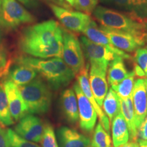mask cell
Returning <instances> with one entry per match:
<instances>
[{"label": "cell", "instance_id": "cell-16", "mask_svg": "<svg viewBox=\"0 0 147 147\" xmlns=\"http://www.w3.org/2000/svg\"><path fill=\"white\" fill-rule=\"evenodd\" d=\"M106 72L100 67L91 65L89 71V82L93 96L102 108L103 102L108 91Z\"/></svg>", "mask_w": 147, "mask_h": 147}, {"label": "cell", "instance_id": "cell-11", "mask_svg": "<svg viewBox=\"0 0 147 147\" xmlns=\"http://www.w3.org/2000/svg\"><path fill=\"white\" fill-rule=\"evenodd\" d=\"M100 28L106 35L112 45L123 51L134 52L144 45V41L128 33L116 30L103 25H101Z\"/></svg>", "mask_w": 147, "mask_h": 147}, {"label": "cell", "instance_id": "cell-19", "mask_svg": "<svg viewBox=\"0 0 147 147\" xmlns=\"http://www.w3.org/2000/svg\"><path fill=\"white\" fill-rule=\"evenodd\" d=\"M61 106L66 120L70 123H76L79 120L78 100L72 89H66L61 95Z\"/></svg>", "mask_w": 147, "mask_h": 147}, {"label": "cell", "instance_id": "cell-5", "mask_svg": "<svg viewBox=\"0 0 147 147\" xmlns=\"http://www.w3.org/2000/svg\"><path fill=\"white\" fill-rule=\"evenodd\" d=\"M36 21L16 0H2L0 7V27L3 29H14L24 24L32 23Z\"/></svg>", "mask_w": 147, "mask_h": 147}, {"label": "cell", "instance_id": "cell-20", "mask_svg": "<svg viewBox=\"0 0 147 147\" xmlns=\"http://www.w3.org/2000/svg\"><path fill=\"white\" fill-rule=\"evenodd\" d=\"M38 76V72L29 66L16 63L10 67L8 79L18 86H23L32 82Z\"/></svg>", "mask_w": 147, "mask_h": 147}, {"label": "cell", "instance_id": "cell-40", "mask_svg": "<svg viewBox=\"0 0 147 147\" xmlns=\"http://www.w3.org/2000/svg\"><path fill=\"white\" fill-rule=\"evenodd\" d=\"M144 84H145V89H146V95H147V78H144Z\"/></svg>", "mask_w": 147, "mask_h": 147}, {"label": "cell", "instance_id": "cell-4", "mask_svg": "<svg viewBox=\"0 0 147 147\" xmlns=\"http://www.w3.org/2000/svg\"><path fill=\"white\" fill-rule=\"evenodd\" d=\"M18 87L26 105L27 114L42 115L49 112L52 103V93L42 78L36 77L29 83Z\"/></svg>", "mask_w": 147, "mask_h": 147}, {"label": "cell", "instance_id": "cell-26", "mask_svg": "<svg viewBox=\"0 0 147 147\" xmlns=\"http://www.w3.org/2000/svg\"><path fill=\"white\" fill-rule=\"evenodd\" d=\"M0 124L3 126H9L14 124V119L10 114L3 82L0 83Z\"/></svg>", "mask_w": 147, "mask_h": 147}, {"label": "cell", "instance_id": "cell-44", "mask_svg": "<svg viewBox=\"0 0 147 147\" xmlns=\"http://www.w3.org/2000/svg\"><path fill=\"white\" fill-rule=\"evenodd\" d=\"M146 49H147V47H146Z\"/></svg>", "mask_w": 147, "mask_h": 147}, {"label": "cell", "instance_id": "cell-7", "mask_svg": "<svg viewBox=\"0 0 147 147\" xmlns=\"http://www.w3.org/2000/svg\"><path fill=\"white\" fill-rule=\"evenodd\" d=\"M84 57L92 65H95L107 71L108 66L113 61L120 57L104 46L97 45L86 36L80 38Z\"/></svg>", "mask_w": 147, "mask_h": 147}, {"label": "cell", "instance_id": "cell-33", "mask_svg": "<svg viewBox=\"0 0 147 147\" xmlns=\"http://www.w3.org/2000/svg\"><path fill=\"white\" fill-rule=\"evenodd\" d=\"M134 61L142 68L147 78V49L139 48L135 51Z\"/></svg>", "mask_w": 147, "mask_h": 147}, {"label": "cell", "instance_id": "cell-15", "mask_svg": "<svg viewBox=\"0 0 147 147\" xmlns=\"http://www.w3.org/2000/svg\"><path fill=\"white\" fill-rule=\"evenodd\" d=\"M132 102L136 116L137 128L147 116V95L144 78H138L135 81L131 93Z\"/></svg>", "mask_w": 147, "mask_h": 147}, {"label": "cell", "instance_id": "cell-25", "mask_svg": "<svg viewBox=\"0 0 147 147\" xmlns=\"http://www.w3.org/2000/svg\"><path fill=\"white\" fill-rule=\"evenodd\" d=\"M135 73L130 71L122 81L111 85V89L115 91L121 99H126L131 96L132 91L135 84Z\"/></svg>", "mask_w": 147, "mask_h": 147}, {"label": "cell", "instance_id": "cell-41", "mask_svg": "<svg viewBox=\"0 0 147 147\" xmlns=\"http://www.w3.org/2000/svg\"><path fill=\"white\" fill-rule=\"evenodd\" d=\"M1 38H2V32H1V28H0V43H1Z\"/></svg>", "mask_w": 147, "mask_h": 147}, {"label": "cell", "instance_id": "cell-24", "mask_svg": "<svg viewBox=\"0 0 147 147\" xmlns=\"http://www.w3.org/2000/svg\"><path fill=\"white\" fill-rule=\"evenodd\" d=\"M102 106L104 113L109 119L110 122H112L116 116L121 113L120 97L112 89L108 91L103 102Z\"/></svg>", "mask_w": 147, "mask_h": 147}, {"label": "cell", "instance_id": "cell-9", "mask_svg": "<svg viewBox=\"0 0 147 147\" xmlns=\"http://www.w3.org/2000/svg\"><path fill=\"white\" fill-rule=\"evenodd\" d=\"M73 89L78 100L79 125L84 131L91 133L96 125L97 114L77 82L74 84Z\"/></svg>", "mask_w": 147, "mask_h": 147}, {"label": "cell", "instance_id": "cell-8", "mask_svg": "<svg viewBox=\"0 0 147 147\" xmlns=\"http://www.w3.org/2000/svg\"><path fill=\"white\" fill-rule=\"evenodd\" d=\"M49 5L60 23L69 31L82 33L91 21L90 16L83 12L71 10L53 3H49Z\"/></svg>", "mask_w": 147, "mask_h": 147}, {"label": "cell", "instance_id": "cell-23", "mask_svg": "<svg viewBox=\"0 0 147 147\" xmlns=\"http://www.w3.org/2000/svg\"><path fill=\"white\" fill-rule=\"evenodd\" d=\"M123 59L121 57H117L108 66L107 80L110 86L122 81L129 73L126 68Z\"/></svg>", "mask_w": 147, "mask_h": 147}, {"label": "cell", "instance_id": "cell-12", "mask_svg": "<svg viewBox=\"0 0 147 147\" xmlns=\"http://www.w3.org/2000/svg\"><path fill=\"white\" fill-rule=\"evenodd\" d=\"M3 84L11 115L14 121H18L27 115L25 103L16 84L8 78L3 82Z\"/></svg>", "mask_w": 147, "mask_h": 147}, {"label": "cell", "instance_id": "cell-30", "mask_svg": "<svg viewBox=\"0 0 147 147\" xmlns=\"http://www.w3.org/2000/svg\"><path fill=\"white\" fill-rule=\"evenodd\" d=\"M98 1L99 0H74L71 6L90 16L97 8Z\"/></svg>", "mask_w": 147, "mask_h": 147}, {"label": "cell", "instance_id": "cell-42", "mask_svg": "<svg viewBox=\"0 0 147 147\" xmlns=\"http://www.w3.org/2000/svg\"><path fill=\"white\" fill-rule=\"evenodd\" d=\"M1 1H2V0H0V7H1Z\"/></svg>", "mask_w": 147, "mask_h": 147}, {"label": "cell", "instance_id": "cell-32", "mask_svg": "<svg viewBox=\"0 0 147 147\" xmlns=\"http://www.w3.org/2000/svg\"><path fill=\"white\" fill-rule=\"evenodd\" d=\"M11 59L3 45H0V78L5 76L10 69Z\"/></svg>", "mask_w": 147, "mask_h": 147}, {"label": "cell", "instance_id": "cell-2", "mask_svg": "<svg viewBox=\"0 0 147 147\" xmlns=\"http://www.w3.org/2000/svg\"><path fill=\"white\" fill-rule=\"evenodd\" d=\"M15 61L16 63L23 64L34 69L45 79L49 87L55 91L69 85L76 75L60 57L42 59L21 56Z\"/></svg>", "mask_w": 147, "mask_h": 147}, {"label": "cell", "instance_id": "cell-13", "mask_svg": "<svg viewBox=\"0 0 147 147\" xmlns=\"http://www.w3.org/2000/svg\"><path fill=\"white\" fill-rule=\"evenodd\" d=\"M89 64H87L77 74V80H78L77 82L78 83L84 95L87 97L88 100H89V102L93 105V108H95L97 116L99 117V120H100L101 125H102L104 129L109 133L110 129V121L107 116L105 115V113L102 110V108L97 103L94 96H93V93H92V90L91 89L89 82Z\"/></svg>", "mask_w": 147, "mask_h": 147}, {"label": "cell", "instance_id": "cell-43", "mask_svg": "<svg viewBox=\"0 0 147 147\" xmlns=\"http://www.w3.org/2000/svg\"><path fill=\"white\" fill-rule=\"evenodd\" d=\"M146 41H147V38H146Z\"/></svg>", "mask_w": 147, "mask_h": 147}, {"label": "cell", "instance_id": "cell-31", "mask_svg": "<svg viewBox=\"0 0 147 147\" xmlns=\"http://www.w3.org/2000/svg\"><path fill=\"white\" fill-rule=\"evenodd\" d=\"M18 1L30 8H36L42 3H47L48 4L53 3L67 9L70 8V5L65 0H18Z\"/></svg>", "mask_w": 147, "mask_h": 147}, {"label": "cell", "instance_id": "cell-14", "mask_svg": "<svg viewBox=\"0 0 147 147\" xmlns=\"http://www.w3.org/2000/svg\"><path fill=\"white\" fill-rule=\"evenodd\" d=\"M101 1L147 23V0H101Z\"/></svg>", "mask_w": 147, "mask_h": 147}, {"label": "cell", "instance_id": "cell-29", "mask_svg": "<svg viewBox=\"0 0 147 147\" xmlns=\"http://www.w3.org/2000/svg\"><path fill=\"white\" fill-rule=\"evenodd\" d=\"M41 142L42 147H59L54 129L50 123L45 124Z\"/></svg>", "mask_w": 147, "mask_h": 147}, {"label": "cell", "instance_id": "cell-22", "mask_svg": "<svg viewBox=\"0 0 147 147\" xmlns=\"http://www.w3.org/2000/svg\"><path fill=\"white\" fill-rule=\"evenodd\" d=\"M120 101L121 112L127 125L129 140L131 141H137L138 128L131 96L126 99L120 98Z\"/></svg>", "mask_w": 147, "mask_h": 147}, {"label": "cell", "instance_id": "cell-18", "mask_svg": "<svg viewBox=\"0 0 147 147\" xmlns=\"http://www.w3.org/2000/svg\"><path fill=\"white\" fill-rule=\"evenodd\" d=\"M82 33L88 39H89L94 43L104 46L123 59H131L130 55L127 54L124 51L117 49L112 45L106 35L102 32L100 27L97 26L96 23L93 21V20H91Z\"/></svg>", "mask_w": 147, "mask_h": 147}, {"label": "cell", "instance_id": "cell-37", "mask_svg": "<svg viewBox=\"0 0 147 147\" xmlns=\"http://www.w3.org/2000/svg\"><path fill=\"white\" fill-rule=\"evenodd\" d=\"M119 147H140L138 141H130Z\"/></svg>", "mask_w": 147, "mask_h": 147}, {"label": "cell", "instance_id": "cell-39", "mask_svg": "<svg viewBox=\"0 0 147 147\" xmlns=\"http://www.w3.org/2000/svg\"><path fill=\"white\" fill-rule=\"evenodd\" d=\"M65 1H66V2H67V3H68V4L69 5H72V4H73V3H74V0H65Z\"/></svg>", "mask_w": 147, "mask_h": 147}, {"label": "cell", "instance_id": "cell-6", "mask_svg": "<svg viewBox=\"0 0 147 147\" xmlns=\"http://www.w3.org/2000/svg\"><path fill=\"white\" fill-rule=\"evenodd\" d=\"M62 59L75 74H78L86 65L80 42L73 33L63 28Z\"/></svg>", "mask_w": 147, "mask_h": 147}, {"label": "cell", "instance_id": "cell-35", "mask_svg": "<svg viewBox=\"0 0 147 147\" xmlns=\"http://www.w3.org/2000/svg\"><path fill=\"white\" fill-rule=\"evenodd\" d=\"M0 147H10L6 131L0 127Z\"/></svg>", "mask_w": 147, "mask_h": 147}, {"label": "cell", "instance_id": "cell-27", "mask_svg": "<svg viewBox=\"0 0 147 147\" xmlns=\"http://www.w3.org/2000/svg\"><path fill=\"white\" fill-rule=\"evenodd\" d=\"M91 147H111V138L100 123L95 127L91 140Z\"/></svg>", "mask_w": 147, "mask_h": 147}, {"label": "cell", "instance_id": "cell-28", "mask_svg": "<svg viewBox=\"0 0 147 147\" xmlns=\"http://www.w3.org/2000/svg\"><path fill=\"white\" fill-rule=\"evenodd\" d=\"M6 133L10 147H40L36 142H31L20 136L12 129H7Z\"/></svg>", "mask_w": 147, "mask_h": 147}, {"label": "cell", "instance_id": "cell-17", "mask_svg": "<svg viewBox=\"0 0 147 147\" xmlns=\"http://www.w3.org/2000/svg\"><path fill=\"white\" fill-rule=\"evenodd\" d=\"M59 147H89L91 140L76 130L61 127L57 131Z\"/></svg>", "mask_w": 147, "mask_h": 147}, {"label": "cell", "instance_id": "cell-38", "mask_svg": "<svg viewBox=\"0 0 147 147\" xmlns=\"http://www.w3.org/2000/svg\"><path fill=\"white\" fill-rule=\"evenodd\" d=\"M137 141L138 142L140 147H147V140L138 139Z\"/></svg>", "mask_w": 147, "mask_h": 147}, {"label": "cell", "instance_id": "cell-10", "mask_svg": "<svg viewBox=\"0 0 147 147\" xmlns=\"http://www.w3.org/2000/svg\"><path fill=\"white\" fill-rule=\"evenodd\" d=\"M44 127L41 119L34 115L27 114L18 121L14 127V131L23 138L36 143L41 142Z\"/></svg>", "mask_w": 147, "mask_h": 147}, {"label": "cell", "instance_id": "cell-21", "mask_svg": "<svg viewBox=\"0 0 147 147\" xmlns=\"http://www.w3.org/2000/svg\"><path fill=\"white\" fill-rule=\"evenodd\" d=\"M112 138L114 147L122 146L129 140L127 125L121 112L112 121Z\"/></svg>", "mask_w": 147, "mask_h": 147}, {"label": "cell", "instance_id": "cell-3", "mask_svg": "<svg viewBox=\"0 0 147 147\" xmlns=\"http://www.w3.org/2000/svg\"><path fill=\"white\" fill-rule=\"evenodd\" d=\"M93 16L101 25L126 32L144 41L147 38V25L131 14L121 12L106 7L97 5Z\"/></svg>", "mask_w": 147, "mask_h": 147}, {"label": "cell", "instance_id": "cell-1", "mask_svg": "<svg viewBox=\"0 0 147 147\" xmlns=\"http://www.w3.org/2000/svg\"><path fill=\"white\" fill-rule=\"evenodd\" d=\"M18 47L36 58H62L63 28L54 20L29 26L20 36Z\"/></svg>", "mask_w": 147, "mask_h": 147}, {"label": "cell", "instance_id": "cell-36", "mask_svg": "<svg viewBox=\"0 0 147 147\" xmlns=\"http://www.w3.org/2000/svg\"><path fill=\"white\" fill-rule=\"evenodd\" d=\"M134 72L135 73V75L137 76L141 77V78H146V75H145V73L144 71L142 70V68H141L140 66L136 63H134Z\"/></svg>", "mask_w": 147, "mask_h": 147}, {"label": "cell", "instance_id": "cell-34", "mask_svg": "<svg viewBox=\"0 0 147 147\" xmlns=\"http://www.w3.org/2000/svg\"><path fill=\"white\" fill-rule=\"evenodd\" d=\"M138 138L147 140V116L138 128Z\"/></svg>", "mask_w": 147, "mask_h": 147}]
</instances>
